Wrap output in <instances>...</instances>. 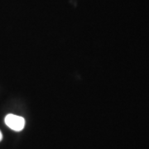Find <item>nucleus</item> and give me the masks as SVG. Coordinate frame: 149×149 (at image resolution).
Listing matches in <instances>:
<instances>
[{
  "label": "nucleus",
  "mask_w": 149,
  "mask_h": 149,
  "mask_svg": "<svg viewBox=\"0 0 149 149\" xmlns=\"http://www.w3.org/2000/svg\"><path fill=\"white\" fill-rule=\"evenodd\" d=\"M6 125L13 131H22L25 126V119L21 116L15 114H8L5 117Z\"/></svg>",
  "instance_id": "f257e3e1"
},
{
  "label": "nucleus",
  "mask_w": 149,
  "mask_h": 149,
  "mask_svg": "<svg viewBox=\"0 0 149 149\" xmlns=\"http://www.w3.org/2000/svg\"><path fill=\"white\" fill-rule=\"evenodd\" d=\"M2 139H3V134H2V133L0 132V141H1Z\"/></svg>",
  "instance_id": "f03ea898"
}]
</instances>
